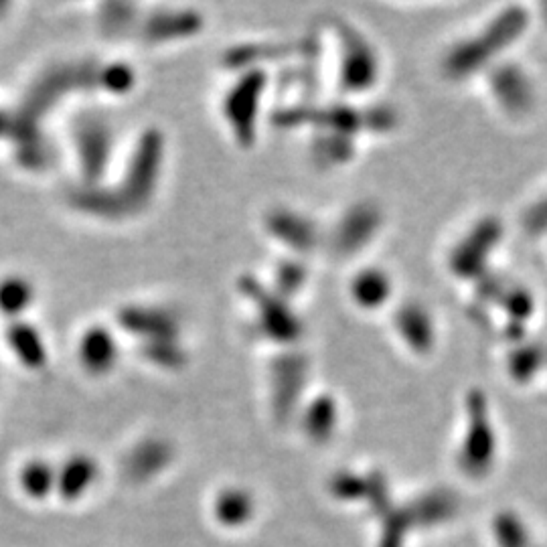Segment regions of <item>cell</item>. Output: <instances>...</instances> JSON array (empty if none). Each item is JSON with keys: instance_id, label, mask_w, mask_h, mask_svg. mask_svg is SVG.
I'll return each instance as SVG.
<instances>
[{"instance_id": "obj_1", "label": "cell", "mask_w": 547, "mask_h": 547, "mask_svg": "<svg viewBox=\"0 0 547 547\" xmlns=\"http://www.w3.org/2000/svg\"><path fill=\"white\" fill-rule=\"evenodd\" d=\"M7 343L11 351L17 355L19 363L29 369H41L47 363V347L37 329L29 323L15 321L7 331Z\"/></svg>"}, {"instance_id": "obj_2", "label": "cell", "mask_w": 547, "mask_h": 547, "mask_svg": "<svg viewBox=\"0 0 547 547\" xmlns=\"http://www.w3.org/2000/svg\"><path fill=\"white\" fill-rule=\"evenodd\" d=\"M116 343L104 329H90L80 339V361L90 373H106L116 363Z\"/></svg>"}, {"instance_id": "obj_3", "label": "cell", "mask_w": 547, "mask_h": 547, "mask_svg": "<svg viewBox=\"0 0 547 547\" xmlns=\"http://www.w3.org/2000/svg\"><path fill=\"white\" fill-rule=\"evenodd\" d=\"M434 321L422 306H406L400 315V335L416 353H428L436 343Z\"/></svg>"}, {"instance_id": "obj_4", "label": "cell", "mask_w": 547, "mask_h": 547, "mask_svg": "<svg viewBox=\"0 0 547 547\" xmlns=\"http://www.w3.org/2000/svg\"><path fill=\"white\" fill-rule=\"evenodd\" d=\"M394 282L383 270H363L351 284L353 300L367 310L383 306L392 296Z\"/></svg>"}, {"instance_id": "obj_5", "label": "cell", "mask_w": 547, "mask_h": 547, "mask_svg": "<svg viewBox=\"0 0 547 547\" xmlns=\"http://www.w3.org/2000/svg\"><path fill=\"white\" fill-rule=\"evenodd\" d=\"M35 300L33 284L17 274L0 278V315L11 323L19 321Z\"/></svg>"}, {"instance_id": "obj_6", "label": "cell", "mask_w": 547, "mask_h": 547, "mask_svg": "<svg viewBox=\"0 0 547 547\" xmlns=\"http://www.w3.org/2000/svg\"><path fill=\"white\" fill-rule=\"evenodd\" d=\"M252 98H254V96H252ZM252 98L248 100V114H242V120H244V118H248V120L254 118V100H252ZM238 106H242V110L246 112V100H242V102H240V100H233V104H227V108H238Z\"/></svg>"}]
</instances>
